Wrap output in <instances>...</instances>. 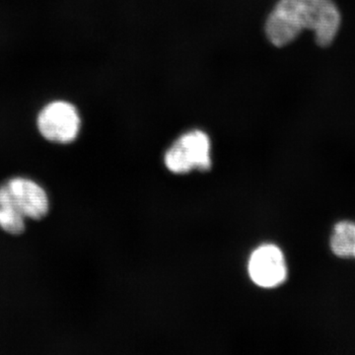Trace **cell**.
Listing matches in <instances>:
<instances>
[{
    "instance_id": "obj_1",
    "label": "cell",
    "mask_w": 355,
    "mask_h": 355,
    "mask_svg": "<svg viewBox=\"0 0 355 355\" xmlns=\"http://www.w3.org/2000/svg\"><path fill=\"white\" fill-rule=\"evenodd\" d=\"M340 24L342 15L334 0H279L268 15L265 31L268 41L280 48L309 30L318 46L327 48L335 41Z\"/></svg>"
},
{
    "instance_id": "obj_2",
    "label": "cell",
    "mask_w": 355,
    "mask_h": 355,
    "mask_svg": "<svg viewBox=\"0 0 355 355\" xmlns=\"http://www.w3.org/2000/svg\"><path fill=\"white\" fill-rule=\"evenodd\" d=\"M168 169L184 174L193 169L209 170L211 166L210 141L207 133L193 130L182 135L165 155Z\"/></svg>"
},
{
    "instance_id": "obj_3",
    "label": "cell",
    "mask_w": 355,
    "mask_h": 355,
    "mask_svg": "<svg viewBox=\"0 0 355 355\" xmlns=\"http://www.w3.org/2000/svg\"><path fill=\"white\" fill-rule=\"evenodd\" d=\"M39 132L55 144H70L78 137L80 118L78 112L69 103L51 102L46 105L37 121Z\"/></svg>"
},
{
    "instance_id": "obj_4",
    "label": "cell",
    "mask_w": 355,
    "mask_h": 355,
    "mask_svg": "<svg viewBox=\"0 0 355 355\" xmlns=\"http://www.w3.org/2000/svg\"><path fill=\"white\" fill-rule=\"evenodd\" d=\"M250 277L257 286L273 288L286 282L287 266L284 253L275 245L259 247L250 258Z\"/></svg>"
},
{
    "instance_id": "obj_5",
    "label": "cell",
    "mask_w": 355,
    "mask_h": 355,
    "mask_svg": "<svg viewBox=\"0 0 355 355\" xmlns=\"http://www.w3.org/2000/svg\"><path fill=\"white\" fill-rule=\"evenodd\" d=\"M7 190L26 219L42 220L50 211V200L46 191L32 180L14 177L6 182Z\"/></svg>"
},
{
    "instance_id": "obj_6",
    "label": "cell",
    "mask_w": 355,
    "mask_h": 355,
    "mask_svg": "<svg viewBox=\"0 0 355 355\" xmlns=\"http://www.w3.org/2000/svg\"><path fill=\"white\" fill-rule=\"evenodd\" d=\"M0 228L13 236L23 234L26 230V218L14 205L6 183L0 184Z\"/></svg>"
},
{
    "instance_id": "obj_7",
    "label": "cell",
    "mask_w": 355,
    "mask_h": 355,
    "mask_svg": "<svg viewBox=\"0 0 355 355\" xmlns=\"http://www.w3.org/2000/svg\"><path fill=\"white\" fill-rule=\"evenodd\" d=\"M331 252L338 258H354L355 253V222L340 221L334 227L331 238Z\"/></svg>"
},
{
    "instance_id": "obj_8",
    "label": "cell",
    "mask_w": 355,
    "mask_h": 355,
    "mask_svg": "<svg viewBox=\"0 0 355 355\" xmlns=\"http://www.w3.org/2000/svg\"><path fill=\"white\" fill-rule=\"evenodd\" d=\"M354 258H355V253H354Z\"/></svg>"
}]
</instances>
